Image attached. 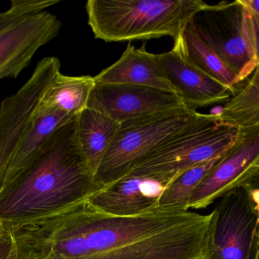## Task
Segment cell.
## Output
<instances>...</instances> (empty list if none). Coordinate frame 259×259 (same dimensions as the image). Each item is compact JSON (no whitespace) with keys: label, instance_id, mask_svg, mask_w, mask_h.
<instances>
[{"label":"cell","instance_id":"1","mask_svg":"<svg viewBox=\"0 0 259 259\" xmlns=\"http://www.w3.org/2000/svg\"><path fill=\"white\" fill-rule=\"evenodd\" d=\"M212 218V212L158 206L138 215H112L87 199L23 228L39 259H203Z\"/></svg>","mask_w":259,"mask_h":259},{"label":"cell","instance_id":"2","mask_svg":"<svg viewBox=\"0 0 259 259\" xmlns=\"http://www.w3.org/2000/svg\"><path fill=\"white\" fill-rule=\"evenodd\" d=\"M78 116L56 131L31 165L0 193V225L15 228L36 225L100 190L80 147Z\"/></svg>","mask_w":259,"mask_h":259},{"label":"cell","instance_id":"3","mask_svg":"<svg viewBox=\"0 0 259 259\" xmlns=\"http://www.w3.org/2000/svg\"><path fill=\"white\" fill-rule=\"evenodd\" d=\"M202 0H89L85 9L95 38L106 42L174 41L206 7Z\"/></svg>","mask_w":259,"mask_h":259},{"label":"cell","instance_id":"4","mask_svg":"<svg viewBox=\"0 0 259 259\" xmlns=\"http://www.w3.org/2000/svg\"><path fill=\"white\" fill-rule=\"evenodd\" d=\"M239 130L223 123L218 114H201L187 129L143 157L127 174L164 189L187 169L222 156L234 144Z\"/></svg>","mask_w":259,"mask_h":259},{"label":"cell","instance_id":"5","mask_svg":"<svg viewBox=\"0 0 259 259\" xmlns=\"http://www.w3.org/2000/svg\"><path fill=\"white\" fill-rule=\"evenodd\" d=\"M200 115L197 111L181 109L121 123L96 175L100 190L125 176L143 157L187 129Z\"/></svg>","mask_w":259,"mask_h":259},{"label":"cell","instance_id":"6","mask_svg":"<svg viewBox=\"0 0 259 259\" xmlns=\"http://www.w3.org/2000/svg\"><path fill=\"white\" fill-rule=\"evenodd\" d=\"M201 38L239 76L241 84L258 66L252 12L240 0L207 5L191 21Z\"/></svg>","mask_w":259,"mask_h":259},{"label":"cell","instance_id":"7","mask_svg":"<svg viewBox=\"0 0 259 259\" xmlns=\"http://www.w3.org/2000/svg\"><path fill=\"white\" fill-rule=\"evenodd\" d=\"M211 212L206 258L259 259L258 213L250 185L222 196Z\"/></svg>","mask_w":259,"mask_h":259},{"label":"cell","instance_id":"8","mask_svg":"<svg viewBox=\"0 0 259 259\" xmlns=\"http://www.w3.org/2000/svg\"><path fill=\"white\" fill-rule=\"evenodd\" d=\"M62 24L47 11L21 15L0 12V80L16 79L39 48L59 35Z\"/></svg>","mask_w":259,"mask_h":259},{"label":"cell","instance_id":"9","mask_svg":"<svg viewBox=\"0 0 259 259\" xmlns=\"http://www.w3.org/2000/svg\"><path fill=\"white\" fill-rule=\"evenodd\" d=\"M258 170L259 126L240 128L234 144L195 190L190 208H206L227 193L249 185Z\"/></svg>","mask_w":259,"mask_h":259},{"label":"cell","instance_id":"10","mask_svg":"<svg viewBox=\"0 0 259 259\" xmlns=\"http://www.w3.org/2000/svg\"><path fill=\"white\" fill-rule=\"evenodd\" d=\"M88 108L122 123L167 111L187 109L175 92L131 84H97Z\"/></svg>","mask_w":259,"mask_h":259},{"label":"cell","instance_id":"11","mask_svg":"<svg viewBox=\"0 0 259 259\" xmlns=\"http://www.w3.org/2000/svg\"><path fill=\"white\" fill-rule=\"evenodd\" d=\"M157 61L175 92L186 108H197L228 100L234 94L226 85L189 62L176 43L171 50L156 54Z\"/></svg>","mask_w":259,"mask_h":259},{"label":"cell","instance_id":"12","mask_svg":"<svg viewBox=\"0 0 259 259\" xmlns=\"http://www.w3.org/2000/svg\"><path fill=\"white\" fill-rule=\"evenodd\" d=\"M97 84L145 85L175 92L161 71L156 54L128 44L121 57L94 77Z\"/></svg>","mask_w":259,"mask_h":259},{"label":"cell","instance_id":"13","mask_svg":"<svg viewBox=\"0 0 259 259\" xmlns=\"http://www.w3.org/2000/svg\"><path fill=\"white\" fill-rule=\"evenodd\" d=\"M152 182L127 174L91 195L88 202L96 208L116 216H134L158 206L159 195L146 192Z\"/></svg>","mask_w":259,"mask_h":259},{"label":"cell","instance_id":"14","mask_svg":"<svg viewBox=\"0 0 259 259\" xmlns=\"http://www.w3.org/2000/svg\"><path fill=\"white\" fill-rule=\"evenodd\" d=\"M33 116V123L15 152L2 184L0 193L10 187L31 165L46 141L56 131L77 117L59 110Z\"/></svg>","mask_w":259,"mask_h":259},{"label":"cell","instance_id":"15","mask_svg":"<svg viewBox=\"0 0 259 259\" xmlns=\"http://www.w3.org/2000/svg\"><path fill=\"white\" fill-rule=\"evenodd\" d=\"M94 77L68 76L59 72L39 100L33 115L59 110L71 116H78L88 108L95 88Z\"/></svg>","mask_w":259,"mask_h":259},{"label":"cell","instance_id":"16","mask_svg":"<svg viewBox=\"0 0 259 259\" xmlns=\"http://www.w3.org/2000/svg\"><path fill=\"white\" fill-rule=\"evenodd\" d=\"M120 127L121 123L116 120L91 108L78 116L79 141L87 164L95 177Z\"/></svg>","mask_w":259,"mask_h":259},{"label":"cell","instance_id":"17","mask_svg":"<svg viewBox=\"0 0 259 259\" xmlns=\"http://www.w3.org/2000/svg\"><path fill=\"white\" fill-rule=\"evenodd\" d=\"M175 43L178 44L189 62L231 88L235 94L236 90L241 85L239 76L199 36L191 21L183 33L175 40Z\"/></svg>","mask_w":259,"mask_h":259},{"label":"cell","instance_id":"18","mask_svg":"<svg viewBox=\"0 0 259 259\" xmlns=\"http://www.w3.org/2000/svg\"><path fill=\"white\" fill-rule=\"evenodd\" d=\"M218 115L223 123L238 128L259 126V65Z\"/></svg>","mask_w":259,"mask_h":259},{"label":"cell","instance_id":"19","mask_svg":"<svg viewBox=\"0 0 259 259\" xmlns=\"http://www.w3.org/2000/svg\"><path fill=\"white\" fill-rule=\"evenodd\" d=\"M222 156L196 164L178 175L161 190L158 196V206L189 211L195 190Z\"/></svg>","mask_w":259,"mask_h":259},{"label":"cell","instance_id":"20","mask_svg":"<svg viewBox=\"0 0 259 259\" xmlns=\"http://www.w3.org/2000/svg\"><path fill=\"white\" fill-rule=\"evenodd\" d=\"M0 259H39L27 230L4 227L0 235Z\"/></svg>","mask_w":259,"mask_h":259},{"label":"cell","instance_id":"21","mask_svg":"<svg viewBox=\"0 0 259 259\" xmlns=\"http://www.w3.org/2000/svg\"><path fill=\"white\" fill-rule=\"evenodd\" d=\"M59 3V0H12L9 9L21 15H34Z\"/></svg>","mask_w":259,"mask_h":259},{"label":"cell","instance_id":"22","mask_svg":"<svg viewBox=\"0 0 259 259\" xmlns=\"http://www.w3.org/2000/svg\"><path fill=\"white\" fill-rule=\"evenodd\" d=\"M252 17L255 36V56L259 65V16L252 12Z\"/></svg>","mask_w":259,"mask_h":259},{"label":"cell","instance_id":"23","mask_svg":"<svg viewBox=\"0 0 259 259\" xmlns=\"http://www.w3.org/2000/svg\"><path fill=\"white\" fill-rule=\"evenodd\" d=\"M251 187V192H252V198L255 203L257 210L258 213V241H259V179L249 184Z\"/></svg>","mask_w":259,"mask_h":259},{"label":"cell","instance_id":"24","mask_svg":"<svg viewBox=\"0 0 259 259\" xmlns=\"http://www.w3.org/2000/svg\"><path fill=\"white\" fill-rule=\"evenodd\" d=\"M251 12L259 16V0H240Z\"/></svg>","mask_w":259,"mask_h":259},{"label":"cell","instance_id":"25","mask_svg":"<svg viewBox=\"0 0 259 259\" xmlns=\"http://www.w3.org/2000/svg\"><path fill=\"white\" fill-rule=\"evenodd\" d=\"M3 229H4V227L3 225H0V235H1L2 233H3Z\"/></svg>","mask_w":259,"mask_h":259},{"label":"cell","instance_id":"26","mask_svg":"<svg viewBox=\"0 0 259 259\" xmlns=\"http://www.w3.org/2000/svg\"><path fill=\"white\" fill-rule=\"evenodd\" d=\"M257 174L259 175V170H258V173H257Z\"/></svg>","mask_w":259,"mask_h":259},{"label":"cell","instance_id":"27","mask_svg":"<svg viewBox=\"0 0 259 259\" xmlns=\"http://www.w3.org/2000/svg\"><path fill=\"white\" fill-rule=\"evenodd\" d=\"M203 259H209V258H203Z\"/></svg>","mask_w":259,"mask_h":259}]
</instances>
